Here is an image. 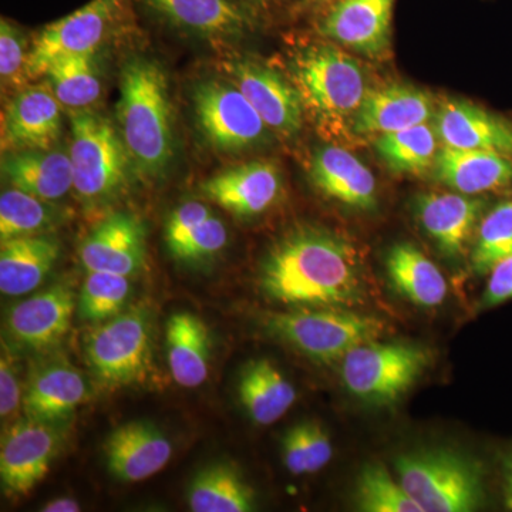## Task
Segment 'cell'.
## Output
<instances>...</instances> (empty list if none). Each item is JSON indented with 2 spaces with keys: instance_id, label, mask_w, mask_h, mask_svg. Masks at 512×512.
Wrapping results in <instances>:
<instances>
[{
  "instance_id": "obj_1",
  "label": "cell",
  "mask_w": 512,
  "mask_h": 512,
  "mask_svg": "<svg viewBox=\"0 0 512 512\" xmlns=\"http://www.w3.org/2000/svg\"><path fill=\"white\" fill-rule=\"evenodd\" d=\"M271 301L299 308H346L363 299L355 249L326 229L303 227L272 245L259 269Z\"/></svg>"
},
{
  "instance_id": "obj_2",
  "label": "cell",
  "mask_w": 512,
  "mask_h": 512,
  "mask_svg": "<svg viewBox=\"0 0 512 512\" xmlns=\"http://www.w3.org/2000/svg\"><path fill=\"white\" fill-rule=\"evenodd\" d=\"M120 136L138 173L158 177L174 156L173 111L163 67L146 57L127 60L117 103Z\"/></svg>"
},
{
  "instance_id": "obj_3",
  "label": "cell",
  "mask_w": 512,
  "mask_h": 512,
  "mask_svg": "<svg viewBox=\"0 0 512 512\" xmlns=\"http://www.w3.org/2000/svg\"><path fill=\"white\" fill-rule=\"evenodd\" d=\"M399 483L423 512H471L484 500V470L457 451L433 448L396 458Z\"/></svg>"
},
{
  "instance_id": "obj_4",
  "label": "cell",
  "mask_w": 512,
  "mask_h": 512,
  "mask_svg": "<svg viewBox=\"0 0 512 512\" xmlns=\"http://www.w3.org/2000/svg\"><path fill=\"white\" fill-rule=\"evenodd\" d=\"M84 353L104 387L119 389L143 382L153 370L151 312L138 305L106 320L87 335Z\"/></svg>"
},
{
  "instance_id": "obj_5",
  "label": "cell",
  "mask_w": 512,
  "mask_h": 512,
  "mask_svg": "<svg viewBox=\"0 0 512 512\" xmlns=\"http://www.w3.org/2000/svg\"><path fill=\"white\" fill-rule=\"evenodd\" d=\"M266 326L275 338L320 363L342 360L350 350L377 340L384 330L382 320L346 308L279 313L266 320Z\"/></svg>"
},
{
  "instance_id": "obj_6",
  "label": "cell",
  "mask_w": 512,
  "mask_h": 512,
  "mask_svg": "<svg viewBox=\"0 0 512 512\" xmlns=\"http://www.w3.org/2000/svg\"><path fill=\"white\" fill-rule=\"evenodd\" d=\"M431 362L429 349L409 343H363L342 359V382L356 399L375 406L399 402Z\"/></svg>"
},
{
  "instance_id": "obj_7",
  "label": "cell",
  "mask_w": 512,
  "mask_h": 512,
  "mask_svg": "<svg viewBox=\"0 0 512 512\" xmlns=\"http://www.w3.org/2000/svg\"><path fill=\"white\" fill-rule=\"evenodd\" d=\"M293 82L303 103L323 119L355 116L367 92L360 64L333 45H313L295 57Z\"/></svg>"
},
{
  "instance_id": "obj_8",
  "label": "cell",
  "mask_w": 512,
  "mask_h": 512,
  "mask_svg": "<svg viewBox=\"0 0 512 512\" xmlns=\"http://www.w3.org/2000/svg\"><path fill=\"white\" fill-rule=\"evenodd\" d=\"M70 131L74 190L86 201L113 197L126 183L130 160L120 134L106 117L89 110L70 114Z\"/></svg>"
},
{
  "instance_id": "obj_9",
  "label": "cell",
  "mask_w": 512,
  "mask_h": 512,
  "mask_svg": "<svg viewBox=\"0 0 512 512\" xmlns=\"http://www.w3.org/2000/svg\"><path fill=\"white\" fill-rule=\"evenodd\" d=\"M123 6L124 0H92L66 18L47 25L33 40L28 53L29 77L43 76L62 57L93 55Z\"/></svg>"
},
{
  "instance_id": "obj_10",
  "label": "cell",
  "mask_w": 512,
  "mask_h": 512,
  "mask_svg": "<svg viewBox=\"0 0 512 512\" xmlns=\"http://www.w3.org/2000/svg\"><path fill=\"white\" fill-rule=\"evenodd\" d=\"M195 117L212 146L224 151L245 150L261 143L266 124L237 86L215 80L195 87Z\"/></svg>"
},
{
  "instance_id": "obj_11",
  "label": "cell",
  "mask_w": 512,
  "mask_h": 512,
  "mask_svg": "<svg viewBox=\"0 0 512 512\" xmlns=\"http://www.w3.org/2000/svg\"><path fill=\"white\" fill-rule=\"evenodd\" d=\"M55 424L25 419L13 424L0 448V478L8 497H26L49 473L60 447Z\"/></svg>"
},
{
  "instance_id": "obj_12",
  "label": "cell",
  "mask_w": 512,
  "mask_h": 512,
  "mask_svg": "<svg viewBox=\"0 0 512 512\" xmlns=\"http://www.w3.org/2000/svg\"><path fill=\"white\" fill-rule=\"evenodd\" d=\"M396 0H332L323 6L320 35L367 57H382L392 39Z\"/></svg>"
},
{
  "instance_id": "obj_13",
  "label": "cell",
  "mask_w": 512,
  "mask_h": 512,
  "mask_svg": "<svg viewBox=\"0 0 512 512\" xmlns=\"http://www.w3.org/2000/svg\"><path fill=\"white\" fill-rule=\"evenodd\" d=\"M73 289L56 284L16 303L6 315V333L15 345L32 352H43L59 345L72 325Z\"/></svg>"
},
{
  "instance_id": "obj_14",
  "label": "cell",
  "mask_w": 512,
  "mask_h": 512,
  "mask_svg": "<svg viewBox=\"0 0 512 512\" xmlns=\"http://www.w3.org/2000/svg\"><path fill=\"white\" fill-rule=\"evenodd\" d=\"M107 470L123 483H138L160 473L173 456L170 439L150 421L121 424L104 443Z\"/></svg>"
},
{
  "instance_id": "obj_15",
  "label": "cell",
  "mask_w": 512,
  "mask_h": 512,
  "mask_svg": "<svg viewBox=\"0 0 512 512\" xmlns=\"http://www.w3.org/2000/svg\"><path fill=\"white\" fill-rule=\"evenodd\" d=\"M146 258L143 224L124 212L100 222L80 247V261L86 271L133 276L144 268Z\"/></svg>"
},
{
  "instance_id": "obj_16",
  "label": "cell",
  "mask_w": 512,
  "mask_h": 512,
  "mask_svg": "<svg viewBox=\"0 0 512 512\" xmlns=\"http://www.w3.org/2000/svg\"><path fill=\"white\" fill-rule=\"evenodd\" d=\"M229 73L266 127L282 136H293L301 130L303 101L295 84H289L274 70L252 62L231 63Z\"/></svg>"
},
{
  "instance_id": "obj_17",
  "label": "cell",
  "mask_w": 512,
  "mask_h": 512,
  "mask_svg": "<svg viewBox=\"0 0 512 512\" xmlns=\"http://www.w3.org/2000/svg\"><path fill=\"white\" fill-rule=\"evenodd\" d=\"M434 114L429 93L410 84H387L367 92L353 116V130L360 136H382L429 123Z\"/></svg>"
},
{
  "instance_id": "obj_18",
  "label": "cell",
  "mask_w": 512,
  "mask_h": 512,
  "mask_svg": "<svg viewBox=\"0 0 512 512\" xmlns=\"http://www.w3.org/2000/svg\"><path fill=\"white\" fill-rule=\"evenodd\" d=\"M281 191V174L269 161L229 168L202 184V192L237 217H256L274 205Z\"/></svg>"
},
{
  "instance_id": "obj_19",
  "label": "cell",
  "mask_w": 512,
  "mask_h": 512,
  "mask_svg": "<svg viewBox=\"0 0 512 512\" xmlns=\"http://www.w3.org/2000/svg\"><path fill=\"white\" fill-rule=\"evenodd\" d=\"M485 202L471 195L429 192L417 198V218L427 235L450 259L466 251L474 229L483 217Z\"/></svg>"
},
{
  "instance_id": "obj_20",
  "label": "cell",
  "mask_w": 512,
  "mask_h": 512,
  "mask_svg": "<svg viewBox=\"0 0 512 512\" xmlns=\"http://www.w3.org/2000/svg\"><path fill=\"white\" fill-rule=\"evenodd\" d=\"M434 117L441 146L512 157V124L503 117L464 100H447Z\"/></svg>"
},
{
  "instance_id": "obj_21",
  "label": "cell",
  "mask_w": 512,
  "mask_h": 512,
  "mask_svg": "<svg viewBox=\"0 0 512 512\" xmlns=\"http://www.w3.org/2000/svg\"><path fill=\"white\" fill-rule=\"evenodd\" d=\"M87 397V383L79 369L67 362L39 366L23 392L26 419L56 424L76 412Z\"/></svg>"
},
{
  "instance_id": "obj_22",
  "label": "cell",
  "mask_w": 512,
  "mask_h": 512,
  "mask_svg": "<svg viewBox=\"0 0 512 512\" xmlns=\"http://www.w3.org/2000/svg\"><path fill=\"white\" fill-rule=\"evenodd\" d=\"M59 100L46 86L22 90L6 109V141L20 150H50L62 131Z\"/></svg>"
},
{
  "instance_id": "obj_23",
  "label": "cell",
  "mask_w": 512,
  "mask_h": 512,
  "mask_svg": "<svg viewBox=\"0 0 512 512\" xmlns=\"http://www.w3.org/2000/svg\"><path fill=\"white\" fill-rule=\"evenodd\" d=\"M313 183L323 194L355 210H375V175L350 151L338 146L320 148L312 161Z\"/></svg>"
},
{
  "instance_id": "obj_24",
  "label": "cell",
  "mask_w": 512,
  "mask_h": 512,
  "mask_svg": "<svg viewBox=\"0 0 512 512\" xmlns=\"http://www.w3.org/2000/svg\"><path fill=\"white\" fill-rule=\"evenodd\" d=\"M433 175L439 183L461 194L501 190L512 185V157L441 146L434 161Z\"/></svg>"
},
{
  "instance_id": "obj_25",
  "label": "cell",
  "mask_w": 512,
  "mask_h": 512,
  "mask_svg": "<svg viewBox=\"0 0 512 512\" xmlns=\"http://www.w3.org/2000/svg\"><path fill=\"white\" fill-rule=\"evenodd\" d=\"M59 255V242L47 235L2 242L0 291L6 296H22L35 291L52 271Z\"/></svg>"
},
{
  "instance_id": "obj_26",
  "label": "cell",
  "mask_w": 512,
  "mask_h": 512,
  "mask_svg": "<svg viewBox=\"0 0 512 512\" xmlns=\"http://www.w3.org/2000/svg\"><path fill=\"white\" fill-rule=\"evenodd\" d=\"M168 366L174 382L201 386L210 372L211 338L207 325L190 312L174 313L165 330Z\"/></svg>"
},
{
  "instance_id": "obj_27",
  "label": "cell",
  "mask_w": 512,
  "mask_h": 512,
  "mask_svg": "<svg viewBox=\"0 0 512 512\" xmlns=\"http://www.w3.org/2000/svg\"><path fill=\"white\" fill-rule=\"evenodd\" d=\"M2 173L13 187L45 201L60 200L74 185L72 160L60 151H20L3 160Z\"/></svg>"
},
{
  "instance_id": "obj_28",
  "label": "cell",
  "mask_w": 512,
  "mask_h": 512,
  "mask_svg": "<svg viewBox=\"0 0 512 512\" xmlns=\"http://www.w3.org/2000/svg\"><path fill=\"white\" fill-rule=\"evenodd\" d=\"M178 28L211 37L238 36L251 25L247 13L232 0H143Z\"/></svg>"
},
{
  "instance_id": "obj_29",
  "label": "cell",
  "mask_w": 512,
  "mask_h": 512,
  "mask_svg": "<svg viewBox=\"0 0 512 512\" xmlns=\"http://www.w3.org/2000/svg\"><path fill=\"white\" fill-rule=\"evenodd\" d=\"M386 269L394 291L413 305L434 308L446 299L447 282L440 269L409 242L390 248Z\"/></svg>"
},
{
  "instance_id": "obj_30",
  "label": "cell",
  "mask_w": 512,
  "mask_h": 512,
  "mask_svg": "<svg viewBox=\"0 0 512 512\" xmlns=\"http://www.w3.org/2000/svg\"><path fill=\"white\" fill-rule=\"evenodd\" d=\"M239 399L249 417L261 426L275 423L293 406L296 390L269 360H254L239 376Z\"/></svg>"
},
{
  "instance_id": "obj_31",
  "label": "cell",
  "mask_w": 512,
  "mask_h": 512,
  "mask_svg": "<svg viewBox=\"0 0 512 512\" xmlns=\"http://www.w3.org/2000/svg\"><path fill=\"white\" fill-rule=\"evenodd\" d=\"M188 504L194 512H249L254 511L255 495L237 468L215 463L192 478Z\"/></svg>"
},
{
  "instance_id": "obj_32",
  "label": "cell",
  "mask_w": 512,
  "mask_h": 512,
  "mask_svg": "<svg viewBox=\"0 0 512 512\" xmlns=\"http://www.w3.org/2000/svg\"><path fill=\"white\" fill-rule=\"evenodd\" d=\"M439 143L436 127L424 123L377 136L375 147L390 171L417 175L433 168Z\"/></svg>"
},
{
  "instance_id": "obj_33",
  "label": "cell",
  "mask_w": 512,
  "mask_h": 512,
  "mask_svg": "<svg viewBox=\"0 0 512 512\" xmlns=\"http://www.w3.org/2000/svg\"><path fill=\"white\" fill-rule=\"evenodd\" d=\"M45 76L62 106L84 110L99 100L101 83L93 55L62 57L47 69Z\"/></svg>"
},
{
  "instance_id": "obj_34",
  "label": "cell",
  "mask_w": 512,
  "mask_h": 512,
  "mask_svg": "<svg viewBox=\"0 0 512 512\" xmlns=\"http://www.w3.org/2000/svg\"><path fill=\"white\" fill-rule=\"evenodd\" d=\"M59 215L49 201L13 188L0 197V239L2 242L19 237H32L50 231Z\"/></svg>"
},
{
  "instance_id": "obj_35",
  "label": "cell",
  "mask_w": 512,
  "mask_h": 512,
  "mask_svg": "<svg viewBox=\"0 0 512 512\" xmlns=\"http://www.w3.org/2000/svg\"><path fill=\"white\" fill-rule=\"evenodd\" d=\"M128 278L110 272L87 271L77 299L79 318L106 322L123 312L131 292Z\"/></svg>"
},
{
  "instance_id": "obj_36",
  "label": "cell",
  "mask_w": 512,
  "mask_h": 512,
  "mask_svg": "<svg viewBox=\"0 0 512 512\" xmlns=\"http://www.w3.org/2000/svg\"><path fill=\"white\" fill-rule=\"evenodd\" d=\"M512 255V200L500 202L478 227L471 254V268L478 275L490 274L494 266Z\"/></svg>"
},
{
  "instance_id": "obj_37",
  "label": "cell",
  "mask_w": 512,
  "mask_h": 512,
  "mask_svg": "<svg viewBox=\"0 0 512 512\" xmlns=\"http://www.w3.org/2000/svg\"><path fill=\"white\" fill-rule=\"evenodd\" d=\"M357 510L363 512H423L386 467L367 464L357 477Z\"/></svg>"
},
{
  "instance_id": "obj_38",
  "label": "cell",
  "mask_w": 512,
  "mask_h": 512,
  "mask_svg": "<svg viewBox=\"0 0 512 512\" xmlns=\"http://www.w3.org/2000/svg\"><path fill=\"white\" fill-rule=\"evenodd\" d=\"M228 231L220 218L211 215L207 220L191 228L184 237L167 247L170 255L184 264H198L227 247Z\"/></svg>"
},
{
  "instance_id": "obj_39",
  "label": "cell",
  "mask_w": 512,
  "mask_h": 512,
  "mask_svg": "<svg viewBox=\"0 0 512 512\" xmlns=\"http://www.w3.org/2000/svg\"><path fill=\"white\" fill-rule=\"evenodd\" d=\"M25 39L8 20L0 22V76L3 86L22 87L30 79Z\"/></svg>"
},
{
  "instance_id": "obj_40",
  "label": "cell",
  "mask_w": 512,
  "mask_h": 512,
  "mask_svg": "<svg viewBox=\"0 0 512 512\" xmlns=\"http://www.w3.org/2000/svg\"><path fill=\"white\" fill-rule=\"evenodd\" d=\"M285 467L293 476L309 474L308 421L286 431L282 440Z\"/></svg>"
},
{
  "instance_id": "obj_41",
  "label": "cell",
  "mask_w": 512,
  "mask_h": 512,
  "mask_svg": "<svg viewBox=\"0 0 512 512\" xmlns=\"http://www.w3.org/2000/svg\"><path fill=\"white\" fill-rule=\"evenodd\" d=\"M212 214H214V212H212L207 205L202 204V202L190 201L180 205L177 210L171 212L167 224H165V245L170 247V245H173L178 239L184 237L191 228L207 220Z\"/></svg>"
},
{
  "instance_id": "obj_42",
  "label": "cell",
  "mask_w": 512,
  "mask_h": 512,
  "mask_svg": "<svg viewBox=\"0 0 512 512\" xmlns=\"http://www.w3.org/2000/svg\"><path fill=\"white\" fill-rule=\"evenodd\" d=\"M20 383L18 369L13 363L9 353L3 350L2 360H0V416L2 419L12 416L20 406Z\"/></svg>"
},
{
  "instance_id": "obj_43",
  "label": "cell",
  "mask_w": 512,
  "mask_h": 512,
  "mask_svg": "<svg viewBox=\"0 0 512 512\" xmlns=\"http://www.w3.org/2000/svg\"><path fill=\"white\" fill-rule=\"evenodd\" d=\"M512 299V255L495 265L485 288L484 308H495Z\"/></svg>"
},
{
  "instance_id": "obj_44",
  "label": "cell",
  "mask_w": 512,
  "mask_h": 512,
  "mask_svg": "<svg viewBox=\"0 0 512 512\" xmlns=\"http://www.w3.org/2000/svg\"><path fill=\"white\" fill-rule=\"evenodd\" d=\"M309 474L328 466L333 447L328 433L316 421H308Z\"/></svg>"
},
{
  "instance_id": "obj_45",
  "label": "cell",
  "mask_w": 512,
  "mask_h": 512,
  "mask_svg": "<svg viewBox=\"0 0 512 512\" xmlns=\"http://www.w3.org/2000/svg\"><path fill=\"white\" fill-rule=\"evenodd\" d=\"M503 491L504 501L508 510L512 511V450L508 451L503 458Z\"/></svg>"
},
{
  "instance_id": "obj_46",
  "label": "cell",
  "mask_w": 512,
  "mask_h": 512,
  "mask_svg": "<svg viewBox=\"0 0 512 512\" xmlns=\"http://www.w3.org/2000/svg\"><path fill=\"white\" fill-rule=\"evenodd\" d=\"M45 512H77L80 511V504L72 498H57V500L50 501L45 507L42 508Z\"/></svg>"
},
{
  "instance_id": "obj_47",
  "label": "cell",
  "mask_w": 512,
  "mask_h": 512,
  "mask_svg": "<svg viewBox=\"0 0 512 512\" xmlns=\"http://www.w3.org/2000/svg\"><path fill=\"white\" fill-rule=\"evenodd\" d=\"M332 2V0H301L299 2V9H322L323 6L328 5V3Z\"/></svg>"
},
{
  "instance_id": "obj_48",
  "label": "cell",
  "mask_w": 512,
  "mask_h": 512,
  "mask_svg": "<svg viewBox=\"0 0 512 512\" xmlns=\"http://www.w3.org/2000/svg\"><path fill=\"white\" fill-rule=\"evenodd\" d=\"M254 2L259 3L262 6L274 5V3L282 2V0H254Z\"/></svg>"
}]
</instances>
